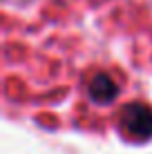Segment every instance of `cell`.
Returning <instances> with one entry per match:
<instances>
[{
	"label": "cell",
	"instance_id": "obj_1",
	"mask_svg": "<svg viewBox=\"0 0 152 154\" xmlns=\"http://www.w3.org/2000/svg\"><path fill=\"white\" fill-rule=\"evenodd\" d=\"M121 127L132 139L148 141L152 136V109L143 103L125 105V109L121 114Z\"/></svg>",
	"mask_w": 152,
	"mask_h": 154
},
{
	"label": "cell",
	"instance_id": "obj_2",
	"mask_svg": "<svg viewBox=\"0 0 152 154\" xmlns=\"http://www.w3.org/2000/svg\"><path fill=\"white\" fill-rule=\"evenodd\" d=\"M87 94H90L92 103L107 105V103H112V100L119 96V85L110 74H96V76L92 78L90 87H87Z\"/></svg>",
	"mask_w": 152,
	"mask_h": 154
}]
</instances>
